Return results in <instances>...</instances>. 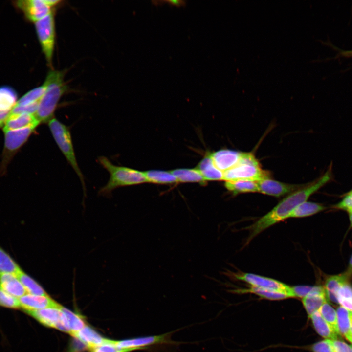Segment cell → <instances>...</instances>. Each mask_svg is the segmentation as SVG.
Listing matches in <instances>:
<instances>
[{"instance_id": "13", "label": "cell", "mask_w": 352, "mask_h": 352, "mask_svg": "<svg viewBox=\"0 0 352 352\" xmlns=\"http://www.w3.org/2000/svg\"><path fill=\"white\" fill-rule=\"evenodd\" d=\"M241 154L242 152L229 149H221L210 153L215 166L223 172L237 165Z\"/></svg>"}, {"instance_id": "46", "label": "cell", "mask_w": 352, "mask_h": 352, "mask_svg": "<svg viewBox=\"0 0 352 352\" xmlns=\"http://www.w3.org/2000/svg\"><path fill=\"white\" fill-rule=\"evenodd\" d=\"M349 216L350 226L352 227V210L347 212Z\"/></svg>"}, {"instance_id": "41", "label": "cell", "mask_w": 352, "mask_h": 352, "mask_svg": "<svg viewBox=\"0 0 352 352\" xmlns=\"http://www.w3.org/2000/svg\"><path fill=\"white\" fill-rule=\"evenodd\" d=\"M152 2L156 5L160 4V3L165 2L176 7H181L185 5V1L182 0H154L152 1Z\"/></svg>"}, {"instance_id": "5", "label": "cell", "mask_w": 352, "mask_h": 352, "mask_svg": "<svg viewBox=\"0 0 352 352\" xmlns=\"http://www.w3.org/2000/svg\"><path fill=\"white\" fill-rule=\"evenodd\" d=\"M47 123L55 141L77 174L85 191L86 188L84 176L77 162L69 128L54 117Z\"/></svg>"}, {"instance_id": "32", "label": "cell", "mask_w": 352, "mask_h": 352, "mask_svg": "<svg viewBox=\"0 0 352 352\" xmlns=\"http://www.w3.org/2000/svg\"><path fill=\"white\" fill-rule=\"evenodd\" d=\"M61 310L65 315L70 329V334L72 335L78 331L85 326L86 324L83 318L68 309L62 306Z\"/></svg>"}, {"instance_id": "33", "label": "cell", "mask_w": 352, "mask_h": 352, "mask_svg": "<svg viewBox=\"0 0 352 352\" xmlns=\"http://www.w3.org/2000/svg\"><path fill=\"white\" fill-rule=\"evenodd\" d=\"M323 318L330 324L334 331L339 334L337 323V314L335 310L327 302L319 309Z\"/></svg>"}, {"instance_id": "39", "label": "cell", "mask_w": 352, "mask_h": 352, "mask_svg": "<svg viewBox=\"0 0 352 352\" xmlns=\"http://www.w3.org/2000/svg\"><path fill=\"white\" fill-rule=\"evenodd\" d=\"M335 352H352V348L345 342L337 339L331 340Z\"/></svg>"}, {"instance_id": "28", "label": "cell", "mask_w": 352, "mask_h": 352, "mask_svg": "<svg viewBox=\"0 0 352 352\" xmlns=\"http://www.w3.org/2000/svg\"><path fill=\"white\" fill-rule=\"evenodd\" d=\"M148 182L156 184H171L178 182L176 178L170 172L150 170L144 172Z\"/></svg>"}, {"instance_id": "37", "label": "cell", "mask_w": 352, "mask_h": 352, "mask_svg": "<svg viewBox=\"0 0 352 352\" xmlns=\"http://www.w3.org/2000/svg\"><path fill=\"white\" fill-rule=\"evenodd\" d=\"M333 208L347 212L352 210V189L346 193L341 201L334 205Z\"/></svg>"}, {"instance_id": "18", "label": "cell", "mask_w": 352, "mask_h": 352, "mask_svg": "<svg viewBox=\"0 0 352 352\" xmlns=\"http://www.w3.org/2000/svg\"><path fill=\"white\" fill-rule=\"evenodd\" d=\"M0 289L16 298L27 293L20 281L14 275L7 273H0Z\"/></svg>"}, {"instance_id": "50", "label": "cell", "mask_w": 352, "mask_h": 352, "mask_svg": "<svg viewBox=\"0 0 352 352\" xmlns=\"http://www.w3.org/2000/svg\"><path fill=\"white\" fill-rule=\"evenodd\" d=\"M351 347H352V345H351Z\"/></svg>"}, {"instance_id": "2", "label": "cell", "mask_w": 352, "mask_h": 352, "mask_svg": "<svg viewBox=\"0 0 352 352\" xmlns=\"http://www.w3.org/2000/svg\"><path fill=\"white\" fill-rule=\"evenodd\" d=\"M63 71L51 69L48 72L44 83L45 91L34 114L40 123H48L53 118L61 98L67 91Z\"/></svg>"}, {"instance_id": "44", "label": "cell", "mask_w": 352, "mask_h": 352, "mask_svg": "<svg viewBox=\"0 0 352 352\" xmlns=\"http://www.w3.org/2000/svg\"><path fill=\"white\" fill-rule=\"evenodd\" d=\"M45 1L51 8H53L61 2V0H45Z\"/></svg>"}, {"instance_id": "12", "label": "cell", "mask_w": 352, "mask_h": 352, "mask_svg": "<svg viewBox=\"0 0 352 352\" xmlns=\"http://www.w3.org/2000/svg\"><path fill=\"white\" fill-rule=\"evenodd\" d=\"M17 5L21 9L27 18L36 22L53 11L45 0H22L17 1Z\"/></svg>"}, {"instance_id": "35", "label": "cell", "mask_w": 352, "mask_h": 352, "mask_svg": "<svg viewBox=\"0 0 352 352\" xmlns=\"http://www.w3.org/2000/svg\"><path fill=\"white\" fill-rule=\"evenodd\" d=\"M0 305L13 308H20L19 299L0 289Z\"/></svg>"}, {"instance_id": "22", "label": "cell", "mask_w": 352, "mask_h": 352, "mask_svg": "<svg viewBox=\"0 0 352 352\" xmlns=\"http://www.w3.org/2000/svg\"><path fill=\"white\" fill-rule=\"evenodd\" d=\"M326 209L323 205L313 202L305 201L299 205L290 213L288 218H302L313 215Z\"/></svg>"}, {"instance_id": "4", "label": "cell", "mask_w": 352, "mask_h": 352, "mask_svg": "<svg viewBox=\"0 0 352 352\" xmlns=\"http://www.w3.org/2000/svg\"><path fill=\"white\" fill-rule=\"evenodd\" d=\"M223 174V180L226 181L246 180L257 182L269 177V173L262 169L258 160L250 153L242 152L238 164Z\"/></svg>"}, {"instance_id": "11", "label": "cell", "mask_w": 352, "mask_h": 352, "mask_svg": "<svg viewBox=\"0 0 352 352\" xmlns=\"http://www.w3.org/2000/svg\"><path fill=\"white\" fill-rule=\"evenodd\" d=\"M257 182L259 192L276 197L290 194L304 186V185L285 183L271 179L269 177L262 179Z\"/></svg>"}, {"instance_id": "1", "label": "cell", "mask_w": 352, "mask_h": 352, "mask_svg": "<svg viewBox=\"0 0 352 352\" xmlns=\"http://www.w3.org/2000/svg\"><path fill=\"white\" fill-rule=\"evenodd\" d=\"M332 164H330L323 175L316 180L304 185L299 190L290 194L279 202L271 211L247 228L249 234L246 244L268 227L285 219L300 204L307 201L314 193L333 179Z\"/></svg>"}, {"instance_id": "6", "label": "cell", "mask_w": 352, "mask_h": 352, "mask_svg": "<svg viewBox=\"0 0 352 352\" xmlns=\"http://www.w3.org/2000/svg\"><path fill=\"white\" fill-rule=\"evenodd\" d=\"M54 12L35 22L38 39L48 64L52 65L55 44Z\"/></svg>"}, {"instance_id": "16", "label": "cell", "mask_w": 352, "mask_h": 352, "mask_svg": "<svg viewBox=\"0 0 352 352\" xmlns=\"http://www.w3.org/2000/svg\"><path fill=\"white\" fill-rule=\"evenodd\" d=\"M302 301L309 318L313 313L318 311L325 302H327L323 286H314L312 291L302 298Z\"/></svg>"}, {"instance_id": "23", "label": "cell", "mask_w": 352, "mask_h": 352, "mask_svg": "<svg viewBox=\"0 0 352 352\" xmlns=\"http://www.w3.org/2000/svg\"><path fill=\"white\" fill-rule=\"evenodd\" d=\"M170 172L176 178L178 182H199L204 184L206 181L197 169H177Z\"/></svg>"}, {"instance_id": "30", "label": "cell", "mask_w": 352, "mask_h": 352, "mask_svg": "<svg viewBox=\"0 0 352 352\" xmlns=\"http://www.w3.org/2000/svg\"><path fill=\"white\" fill-rule=\"evenodd\" d=\"M21 270L12 258L0 247V273H7L15 276Z\"/></svg>"}, {"instance_id": "21", "label": "cell", "mask_w": 352, "mask_h": 352, "mask_svg": "<svg viewBox=\"0 0 352 352\" xmlns=\"http://www.w3.org/2000/svg\"><path fill=\"white\" fill-rule=\"evenodd\" d=\"M317 333L325 339L334 340L338 338V334L323 318L319 311L309 317Z\"/></svg>"}, {"instance_id": "25", "label": "cell", "mask_w": 352, "mask_h": 352, "mask_svg": "<svg viewBox=\"0 0 352 352\" xmlns=\"http://www.w3.org/2000/svg\"><path fill=\"white\" fill-rule=\"evenodd\" d=\"M17 94L8 86L0 87V112H10L17 103Z\"/></svg>"}, {"instance_id": "36", "label": "cell", "mask_w": 352, "mask_h": 352, "mask_svg": "<svg viewBox=\"0 0 352 352\" xmlns=\"http://www.w3.org/2000/svg\"><path fill=\"white\" fill-rule=\"evenodd\" d=\"M311 350L313 352H335L331 340L328 339L314 343Z\"/></svg>"}, {"instance_id": "15", "label": "cell", "mask_w": 352, "mask_h": 352, "mask_svg": "<svg viewBox=\"0 0 352 352\" xmlns=\"http://www.w3.org/2000/svg\"><path fill=\"white\" fill-rule=\"evenodd\" d=\"M346 272L342 273L328 275L326 277L323 286L327 300L338 303L337 294L339 289L351 279Z\"/></svg>"}, {"instance_id": "20", "label": "cell", "mask_w": 352, "mask_h": 352, "mask_svg": "<svg viewBox=\"0 0 352 352\" xmlns=\"http://www.w3.org/2000/svg\"><path fill=\"white\" fill-rule=\"evenodd\" d=\"M72 336L81 341L90 350L102 344L106 339L87 325Z\"/></svg>"}, {"instance_id": "27", "label": "cell", "mask_w": 352, "mask_h": 352, "mask_svg": "<svg viewBox=\"0 0 352 352\" xmlns=\"http://www.w3.org/2000/svg\"><path fill=\"white\" fill-rule=\"evenodd\" d=\"M15 277L25 287L27 293L36 295L48 296L44 288L22 269Z\"/></svg>"}, {"instance_id": "8", "label": "cell", "mask_w": 352, "mask_h": 352, "mask_svg": "<svg viewBox=\"0 0 352 352\" xmlns=\"http://www.w3.org/2000/svg\"><path fill=\"white\" fill-rule=\"evenodd\" d=\"M52 307L25 312L41 324L70 333V329L61 307Z\"/></svg>"}, {"instance_id": "14", "label": "cell", "mask_w": 352, "mask_h": 352, "mask_svg": "<svg viewBox=\"0 0 352 352\" xmlns=\"http://www.w3.org/2000/svg\"><path fill=\"white\" fill-rule=\"evenodd\" d=\"M20 308L25 311H31L45 308L59 307L61 305L50 296L36 295L27 293L18 298Z\"/></svg>"}, {"instance_id": "7", "label": "cell", "mask_w": 352, "mask_h": 352, "mask_svg": "<svg viewBox=\"0 0 352 352\" xmlns=\"http://www.w3.org/2000/svg\"><path fill=\"white\" fill-rule=\"evenodd\" d=\"M36 128L27 127L23 129L5 131V141L0 172L3 173L12 157L27 141Z\"/></svg>"}, {"instance_id": "17", "label": "cell", "mask_w": 352, "mask_h": 352, "mask_svg": "<svg viewBox=\"0 0 352 352\" xmlns=\"http://www.w3.org/2000/svg\"><path fill=\"white\" fill-rule=\"evenodd\" d=\"M40 123L34 114H10L4 123L3 131L23 129L27 127L36 128Z\"/></svg>"}, {"instance_id": "38", "label": "cell", "mask_w": 352, "mask_h": 352, "mask_svg": "<svg viewBox=\"0 0 352 352\" xmlns=\"http://www.w3.org/2000/svg\"><path fill=\"white\" fill-rule=\"evenodd\" d=\"M314 286H291L294 297L303 298L309 294L313 289Z\"/></svg>"}, {"instance_id": "19", "label": "cell", "mask_w": 352, "mask_h": 352, "mask_svg": "<svg viewBox=\"0 0 352 352\" xmlns=\"http://www.w3.org/2000/svg\"><path fill=\"white\" fill-rule=\"evenodd\" d=\"M196 169L206 180H223V172L215 166L209 153L199 162Z\"/></svg>"}, {"instance_id": "43", "label": "cell", "mask_w": 352, "mask_h": 352, "mask_svg": "<svg viewBox=\"0 0 352 352\" xmlns=\"http://www.w3.org/2000/svg\"><path fill=\"white\" fill-rule=\"evenodd\" d=\"M345 272L350 277H352V253L349 260L348 268Z\"/></svg>"}, {"instance_id": "40", "label": "cell", "mask_w": 352, "mask_h": 352, "mask_svg": "<svg viewBox=\"0 0 352 352\" xmlns=\"http://www.w3.org/2000/svg\"><path fill=\"white\" fill-rule=\"evenodd\" d=\"M337 298L352 299V286L350 282L346 283L339 289L337 294Z\"/></svg>"}, {"instance_id": "42", "label": "cell", "mask_w": 352, "mask_h": 352, "mask_svg": "<svg viewBox=\"0 0 352 352\" xmlns=\"http://www.w3.org/2000/svg\"><path fill=\"white\" fill-rule=\"evenodd\" d=\"M337 302L341 306L352 311V299L337 298Z\"/></svg>"}, {"instance_id": "3", "label": "cell", "mask_w": 352, "mask_h": 352, "mask_svg": "<svg viewBox=\"0 0 352 352\" xmlns=\"http://www.w3.org/2000/svg\"><path fill=\"white\" fill-rule=\"evenodd\" d=\"M98 161L110 174V178L107 184L99 191L101 195H109L113 190L120 187L148 182L144 172L115 165L105 156L99 157Z\"/></svg>"}, {"instance_id": "29", "label": "cell", "mask_w": 352, "mask_h": 352, "mask_svg": "<svg viewBox=\"0 0 352 352\" xmlns=\"http://www.w3.org/2000/svg\"><path fill=\"white\" fill-rule=\"evenodd\" d=\"M241 292L252 293L259 296L271 300H279L290 298L286 293L277 291L268 290L253 286L249 288L241 290Z\"/></svg>"}, {"instance_id": "26", "label": "cell", "mask_w": 352, "mask_h": 352, "mask_svg": "<svg viewBox=\"0 0 352 352\" xmlns=\"http://www.w3.org/2000/svg\"><path fill=\"white\" fill-rule=\"evenodd\" d=\"M337 328L339 334L347 336L350 333L352 311L340 306L336 309Z\"/></svg>"}, {"instance_id": "9", "label": "cell", "mask_w": 352, "mask_h": 352, "mask_svg": "<svg viewBox=\"0 0 352 352\" xmlns=\"http://www.w3.org/2000/svg\"><path fill=\"white\" fill-rule=\"evenodd\" d=\"M171 333L159 335L137 337L121 341H115L117 347L129 352L136 350H146L162 345H174L176 342L171 339Z\"/></svg>"}, {"instance_id": "45", "label": "cell", "mask_w": 352, "mask_h": 352, "mask_svg": "<svg viewBox=\"0 0 352 352\" xmlns=\"http://www.w3.org/2000/svg\"><path fill=\"white\" fill-rule=\"evenodd\" d=\"M341 54L345 57H352V50L343 51Z\"/></svg>"}, {"instance_id": "10", "label": "cell", "mask_w": 352, "mask_h": 352, "mask_svg": "<svg viewBox=\"0 0 352 352\" xmlns=\"http://www.w3.org/2000/svg\"><path fill=\"white\" fill-rule=\"evenodd\" d=\"M236 279L248 283L251 286L283 292L290 298L294 297L291 286L277 280L250 273H242L235 276Z\"/></svg>"}, {"instance_id": "48", "label": "cell", "mask_w": 352, "mask_h": 352, "mask_svg": "<svg viewBox=\"0 0 352 352\" xmlns=\"http://www.w3.org/2000/svg\"><path fill=\"white\" fill-rule=\"evenodd\" d=\"M346 338L352 343V336H348Z\"/></svg>"}, {"instance_id": "24", "label": "cell", "mask_w": 352, "mask_h": 352, "mask_svg": "<svg viewBox=\"0 0 352 352\" xmlns=\"http://www.w3.org/2000/svg\"><path fill=\"white\" fill-rule=\"evenodd\" d=\"M225 187L234 195L243 193L259 192L257 182L250 180L227 181L225 183Z\"/></svg>"}, {"instance_id": "47", "label": "cell", "mask_w": 352, "mask_h": 352, "mask_svg": "<svg viewBox=\"0 0 352 352\" xmlns=\"http://www.w3.org/2000/svg\"><path fill=\"white\" fill-rule=\"evenodd\" d=\"M348 336H352V320L349 334ZM347 337V336H346Z\"/></svg>"}, {"instance_id": "49", "label": "cell", "mask_w": 352, "mask_h": 352, "mask_svg": "<svg viewBox=\"0 0 352 352\" xmlns=\"http://www.w3.org/2000/svg\"><path fill=\"white\" fill-rule=\"evenodd\" d=\"M3 125V123L0 122V127Z\"/></svg>"}, {"instance_id": "34", "label": "cell", "mask_w": 352, "mask_h": 352, "mask_svg": "<svg viewBox=\"0 0 352 352\" xmlns=\"http://www.w3.org/2000/svg\"><path fill=\"white\" fill-rule=\"evenodd\" d=\"M91 352H129L127 350H122L117 347L115 341L106 339L100 345L91 350Z\"/></svg>"}, {"instance_id": "31", "label": "cell", "mask_w": 352, "mask_h": 352, "mask_svg": "<svg viewBox=\"0 0 352 352\" xmlns=\"http://www.w3.org/2000/svg\"><path fill=\"white\" fill-rule=\"evenodd\" d=\"M45 89V86L44 83L43 85L30 90L24 94L17 102L16 105L24 106L39 102L44 94Z\"/></svg>"}]
</instances>
